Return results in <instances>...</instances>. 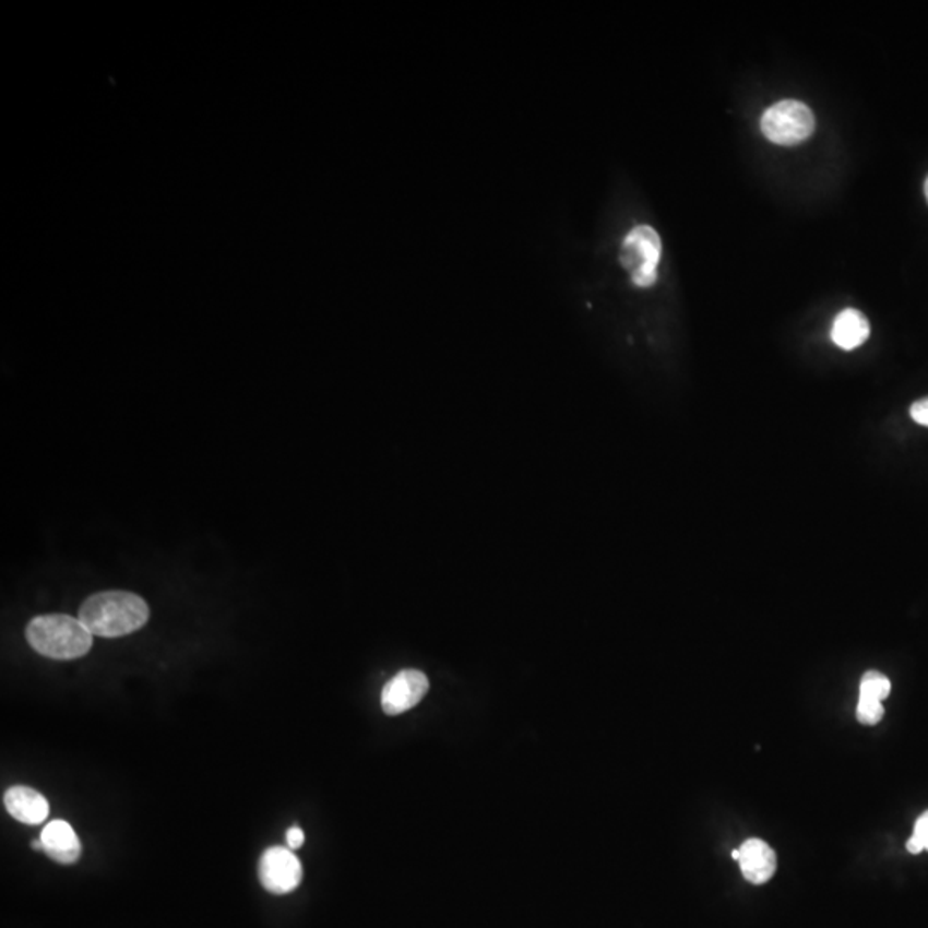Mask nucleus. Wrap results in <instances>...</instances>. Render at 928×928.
I'll return each instance as SVG.
<instances>
[{
  "mask_svg": "<svg viewBox=\"0 0 928 928\" xmlns=\"http://www.w3.org/2000/svg\"><path fill=\"white\" fill-rule=\"evenodd\" d=\"M78 618L95 636L119 638L142 630L150 609L142 597L130 592H102L86 598Z\"/></svg>",
  "mask_w": 928,
  "mask_h": 928,
  "instance_id": "f257e3e1",
  "label": "nucleus"
},
{
  "mask_svg": "<svg viewBox=\"0 0 928 928\" xmlns=\"http://www.w3.org/2000/svg\"><path fill=\"white\" fill-rule=\"evenodd\" d=\"M26 640L35 652L56 661L83 657L93 645V634L80 618L66 614H47L32 619L26 628Z\"/></svg>",
  "mask_w": 928,
  "mask_h": 928,
  "instance_id": "f03ea898",
  "label": "nucleus"
},
{
  "mask_svg": "<svg viewBox=\"0 0 928 928\" xmlns=\"http://www.w3.org/2000/svg\"><path fill=\"white\" fill-rule=\"evenodd\" d=\"M762 133L775 145L804 143L816 131V116L804 102L783 100L769 107L762 116Z\"/></svg>",
  "mask_w": 928,
  "mask_h": 928,
  "instance_id": "7ed1b4c3",
  "label": "nucleus"
},
{
  "mask_svg": "<svg viewBox=\"0 0 928 928\" xmlns=\"http://www.w3.org/2000/svg\"><path fill=\"white\" fill-rule=\"evenodd\" d=\"M661 254L663 242L654 227L638 226L626 236L621 248V263L626 271H630L634 286H654Z\"/></svg>",
  "mask_w": 928,
  "mask_h": 928,
  "instance_id": "20e7f679",
  "label": "nucleus"
},
{
  "mask_svg": "<svg viewBox=\"0 0 928 928\" xmlns=\"http://www.w3.org/2000/svg\"><path fill=\"white\" fill-rule=\"evenodd\" d=\"M259 877L263 888L272 894H289L304 879V867L292 849L274 846L260 858Z\"/></svg>",
  "mask_w": 928,
  "mask_h": 928,
  "instance_id": "39448f33",
  "label": "nucleus"
},
{
  "mask_svg": "<svg viewBox=\"0 0 928 928\" xmlns=\"http://www.w3.org/2000/svg\"><path fill=\"white\" fill-rule=\"evenodd\" d=\"M430 682L421 670L404 669L397 673L382 690V709L388 715L412 711L428 693Z\"/></svg>",
  "mask_w": 928,
  "mask_h": 928,
  "instance_id": "423d86ee",
  "label": "nucleus"
},
{
  "mask_svg": "<svg viewBox=\"0 0 928 928\" xmlns=\"http://www.w3.org/2000/svg\"><path fill=\"white\" fill-rule=\"evenodd\" d=\"M741 873L751 884H765L777 870V856L765 841L748 840L739 848Z\"/></svg>",
  "mask_w": 928,
  "mask_h": 928,
  "instance_id": "0eeeda50",
  "label": "nucleus"
},
{
  "mask_svg": "<svg viewBox=\"0 0 928 928\" xmlns=\"http://www.w3.org/2000/svg\"><path fill=\"white\" fill-rule=\"evenodd\" d=\"M45 855L61 865H73L80 860L81 843L71 823L52 820L40 834Z\"/></svg>",
  "mask_w": 928,
  "mask_h": 928,
  "instance_id": "6e6552de",
  "label": "nucleus"
},
{
  "mask_svg": "<svg viewBox=\"0 0 928 928\" xmlns=\"http://www.w3.org/2000/svg\"><path fill=\"white\" fill-rule=\"evenodd\" d=\"M4 805L8 808L9 816L16 819L17 822L26 823V825L44 823L50 813L47 798L41 793L26 786L9 787L4 795Z\"/></svg>",
  "mask_w": 928,
  "mask_h": 928,
  "instance_id": "1a4fd4ad",
  "label": "nucleus"
},
{
  "mask_svg": "<svg viewBox=\"0 0 928 928\" xmlns=\"http://www.w3.org/2000/svg\"><path fill=\"white\" fill-rule=\"evenodd\" d=\"M868 335H870V323L860 310L846 308L835 317L831 337L835 346H840L844 352H852L867 343Z\"/></svg>",
  "mask_w": 928,
  "mask_h": 928,
  "instance_id": "9d476101",
  "label": "nucleus"
},
{
  "mask_svg": "<svg viewBox=\"0 0 928 928\" xmlns=\"http://www.w3.org/2000/svg\"><path fill=\"white\" fill-rule=\"evenodd\" d=\"M891 693V681L879 670H868L860 682V700L882 702Z\"/></svg>",
  "mask_w": 928,
  "mask_h": 928,
  "instance_id": "9b49d317",
  "label": "nucleus"
},
{
  "mask_svg": "<svg viewBox=\"0 0 928 928\" xmlns=\"http://www.w3.org/2000/svg\"><path fill=\"white\" fill-rule=\"evenodd\" d=\"M906 849L912 855H920L921 852H928V810L916 819L912 837L906 843Z\"/></svg>",
  "mask_w": 928,
  "mask_h": 928,
  "instance_id": "f8f14e48",
  "label": "nucleus"
},
{
  "mask_svg": "<svg viewBox=\"0 0 928 928\" xmlns=\"http://www.w3.org/2000/svg\"><path fill=\"white\" fill-rule=\"evenodd\" d=\"M884 717V705L882 702H870V700H858L856 706V718L865 726H876Z\"/></svg>",
  "mask_w": 928,
  "mask_h": 928,
  "instance_id": "ddd939ff",
  "label": "nucleus"
},
{
  "mask_svg": "<svg viewBox=\"0 0 928 928\" xmlns=\"http://www.w3.org/2000/svg\"><path fill=\"white\" fill-rule=\"evenodd\" d=\"M909 415H912V418L916 421V424L928 427V397H924V400L913 403L912 409H909Z\"/></svg>",
  "mask_w": 928,
  "mask_h": 928,
  "instance_id": "4468645a",
  "label": "nucleus"
},
{
  "mask_svg": "<svg viewBox=\"0 0 928 928\" xmlns=\"http://www.w3.org/2000/svg\"><path fill=\"white\" fill-rule=\"evenodd\" d=\"M287 844H289V848L299 849L304 846L305 843V832L295 825V828L289 829L286 834Z\"/></svg>",
  "mask_w": 928,
  "mask_h": 928,
  "instance_id": "2eb2a0df",
  "label": "nucleus"
},
{
  "mask_svg": "<svg viewBox=\"0 0 928 928\" xmlns=\"http://www.w3.org/2000/svg\"><path fill=\"white\" fill-rule=\"evenodd\" d=\"M32 848L35 852H44V844H41V840L32 841Z\"/></svg>",
  "mask_w": 928,
  "mask_h": 928,
  "instance_id": "dca6fc26",
  "label": "nucleus"
},
{
  "mask_svg": "<svg viewBox=\"0 0 928 928\" xmlns=\"http://www.w3.org/2000/svg\"><path fill=\"white\" fill-rule=\"evenodd\" d=\"M924 190H925V197H927V202H928V178H927V181H925Z\"/></svg>",
  "mask_w": 928,
  "mask_h": 928,
  "instance_id": "f3484780",
  "label": "nucleus"
},
{
  "mask_svg": "<svg viewBox=\"0 0 928 928\" xmlns=\"http://www.w3.org/2000/svg\"><path fill=\"white\" fill-rule=\"evenodd\" d=\"M733 858H735V860H739V849H735V852H733Z\"/></svg>",
  "mask_w": 928,
  "mask_h": 928,
  "instance_id": "a211bd4d",
  "label": "nucleus"
}]
</instances>
